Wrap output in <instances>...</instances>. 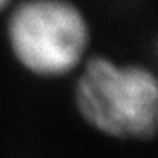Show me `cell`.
<instances>
[{"instance_id":"3","label":"cell","mask_w":158,"mask_h":158,"mask_svg":"<svg viewBox=\"0 0 158 158\" xmlns=\"http://www.w3.org/2000/svg\"><path fill=\"white\" fill-rule=\"evenodd\" d=\"M16 2H19V0H0V13L5 15Z\"/></svg>"},{"instance_id":"4","label":"cell","mask_w":158,"mask_h":158,"mask_svg":"<svg viewBox=\"0 0 158 158\" xmlns=\"http://www.w3.org/2000/svg\"><path fill=\"white\" fill-rule=\"evenodd\" d=\"M156 54H158V35H156Z\"/></svg>"},{"instance_id":"2","label":"cell","mask_w":158,"mask_h":158,"mask_svg":"<svg viewBox=\"0 0 158 158\" xmlns=\"http://www.w3.org/2000/svg\"><path fill=\"white\" fill-rule=\"evenodd\" d=\"M5 42L29 75L61 80L73 77L91 56L93 29L73 0H19L5 13Z\"/></svg>"},{"instance_id":"1","label":"cell","mask_w":158,"mask_h":158,"mask_svg":"<svg viewBox=\"0 0 158 158\" xmlns=\"http://www.w3.org/2000/svg\"><path fill=\"white\" fill-rule=\"evenodd\" d=\"M73 107L93 131L117 141L158 136V73L141 62L91 54L73 75Z\"/></svg>"}]
</instances>
